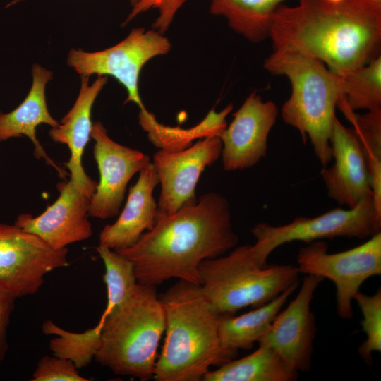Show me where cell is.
I'll return each instance as SVG.
<instances>
[{"label":"cell","mask_w":381,"mask_h":381,"mask_svg":"<svg viewBox=\"0 0 381 381\" xmlns=\"http://www.w3.org/2000/svg\"><path fill=\"white\" fill-rule=\"evenodd\" d=\"M378 1H381V0H378Z\"/></svg>","instance_id":"1f68e13d"},{"label":"cell","mask_w":381,"mask_h":381,"mask_svg":"<svg viewBox=\"0 0 381 381\" xmlns=\"http://www.w3.org/2000/svg\"><path fill=\"white\" fill-rule=\"evenodd\" d=\"M30 90L23 102L8 113L0 111V141L27 136L34 145L35 157L44 158L61 176L65 177L66 172L49 157L36 136V128L40 124H47L52 128L59 124L49 113L46 101V85L52 80L53 73L39 64H34Z\"/></svg>","instance_id":"d6986e66"},{"label":"cell","mask_w":381,"mask_h":381,"mask_svg":"<svg viewBox=\"0 0 381 381\" xmlns=\"http://www.w3.org/2000/svg\"><path fill=\"white\" fill-rule=\"evenodd\" d=\"M165 328V311L156 286L138 283L105 318L95 359L116 375L152 379Z\"/></svg>","instance_id":"5b68a950"},{"label":"cell","mask_w":381,"mask_h":381,"mask_svg":"<svg viewBox=\"0 0 381 381\" xmlns=\"http://www.w3.org/2000/svg\"><path fill=\"white\" fill-rule=\"evenodd\" d=\"M279 114L272 101L250 93L233 114L229 126L219 134L222 161L225 171L248 169L266 157L267 139Z\"/></svg>","instance_id":"5bb4252c"},{"label":"cell","mask_w":381,"mask_h":381,"mask_svg":"<svg viewBox=\"0 0 381 381\" xmlns=\"http://www.w3.org/2000/svg\"><path fill=\"white\" fill-rule=\"evenodd\" d=\"M284 0H210V12L224 18L236 33L253 43L268 38L274 13Z\"/></svg>","instance_id":"7402d4cb"},{"label":"cell","mask_w":381,"mask_h":381,"mask_svg":"<svg viewBox=\"0 0 381 381\" xmlns=\"http://www.w3.org/2000/svg\"><path fill=\"white\" fill-rule=\"evenodd\" d=\"M298 285H292L274 299L250 312L238 316L221 315L219 334L223 346L235 351L251 349L268 330Z\"/></svg>","instance_id":"ffe728a7"},{"label":"cell","mask_w":381,"mask_h":381,"mask_svg":"<svg viewBox=\"0 0 381 381\" xmlns=\"http://www.w3.org/2000/svg\"><path fill=\"white\" fill-rule=\"evenodd\" d=\"M59 195L37 217L23 213L14 224L32 233L54 249L89 238L92 234L88 212L92 195L69 179L58 183Z\"/></svg>","instance_id":"9a60e30c"},{"label":"cell","mask_w":381,"mask_h":381,"mask_svg":"<svg viewBox=\"0 0 381 381\" xmlns=\"http://www.w3.org/2000/svg\"><path fill=\"white\" fill-rule=\"evenodd\" d=\"M25 1V0H13L11 2H10L7 6L6 7H9L11 6H13L17 3H19L20 1ZM130 4H131L132 6H133L134 5H135L138 1L139 0H128Z\"/></svg>","instance_id":"4dcf8cb0"},{"label":"cell","mask_w":381,"mask_h":381,"mask_svg":"<svg viewBox=\"0 0 381 381\" xmlns=\"http://www.w3.org/2000/svg\"><path fill=\"white\" fill-rule=\"evenodd\" d=\"M263 66L289 80L291 93L282 106V118L300 133L304 143L309 138L316 157L326 167L332 160L329 140L341 96L338 75L322 61L288 49H273Z\"/></svg>","instance_id":"277c9868"},{"label":"cell","mask_w":381,"mask_h":381,"mask_svg":"<svg viewBox=\"0 0 381 381\" xmlns=\"http://www.w3.org/2000/svg\"><path fill=\"white\" fill-rule=\"evenodd\" d=\"M380 229L381 217L376 212L370 195L353 207L332 209L315 217H298L281 226L257 224L251 229L256 239L252 246L258 262L264 267L269 255L287 243L300 241L309 243L337 237L365 239Z\"/></svg>","instance_id":"52a82bcc"},{"label":"cell","mask_w":381,"mask_h":381,"mask_svg":"<svg viewBox=\"0 0 381 381\" xmlns=\"http://www.w3.org/2000/svg\"><path fill=\"white\" fill-rule=\"evenodd\" d=\"M325 279L305 274L294 300L280 310L258 344L274 350L292 369L308 372L312 367L316 320L310 309L314 293Z\"/></svg>","instance_id":"7c38bea8"},{"label":"cell","mask_w":381,"mask_h":381,"mask_svg":"<svg viewBox=\"0 0 381 381\" xmlns=\"http://www.w3.org/2000/svg\"><path fill=\"white\" fill-rule=\"evenodd\" d=\"M93 155L99 172V182L91 198L89 217L107 219L119 214L131 179L151 161L137 150L113 140L100 121L92 123Z\"/></svg>","instance_id":"4fadbf2b"},{"label":"cell","mask_w":381,"mask_h":381,"mask_svg":"<svg viewBox=\"0 0 381 381\" xmlns=\"http://www.w3.org/2000/svg\"><path fill=\"white\" fill-rule=\"evenodd\" d=\"M298 372L272 349L259 345L250 354L209 370L204 381H295Z\"/></svg>","instance_id":"44dd1931"},{"label":"cell","mask_w":381,"mask_h":381,"mask_svg":"<svg viewBox=\"0 0 381 381\" xmlns=\"http://www.w3.org/2000/svg\"><path fill=\"white\" fill-rule=\"evenodd\" d=\"M16 299L0 289V363L4 361L8 349V328Z\"/></svg>","instance_id":"f546056e"},{"label":"cell","mask_w":381,"mask_h":381,"mask_svg":"<svg viewBox=\"0 0 381 381\" xmlns=\"http://www.w3.org/2000/svg\"><path fill=\"white\" fill-rule=\"evenodd\" d=\"M32 381H88L79 374L70 360L57 356H43L33 372Z\"/></svg>","instance_id":"83f0119b"},{"label":"cell","mask_w":381,"mask_h":381,"mask_svg":"<svg viewBox=\"0 0 381 381\" xmlns=\"http://www.w3.org/2000/svg\"><path fill=\"white\" fill-rule=\"evenodd\" d=\"M96 250L105 267L103 279L107 287V302L99 318L104 320L115 308L127 299L138 280L133 264L126 257L101 245Z\"/></svg>","instance_id":"484cf974"},{"label":"cell","mask_w":381,"mask_h":381,"mask_svg":"<svg viewBox=\"0 0 381 381\" xmlns=\"http://www.w3.org/2000/svg\"><path fill=\"white\" fill-rule=\"evenodd\" d=\"M198 270L202 291L220 315L258 308L299 283L297 266H260L252 245L236 246L226 255L206 259Z\"/></svg>","instance_id":"8992f818"},{"label":"cell","mask_w":381,"mask_h":381,"mask_svg":"<svg viewBox=\"0 0 381 381\" xmlns=\"http://www.w3.org/2000/svg\"><path fill=\"white\" fill-rule=\"evenodd\" d=\"M157 185L158 176L150 162L139 171L136 183L130 187L127 201L117 220L101 231L99 245L115 250L126 248L153 227L157 213L153 191Z\"/></svg>","instance_id":"ac0fdd59"},{"label":"cell","mask_w":381,"mask_h":381,"mask_svg":"<svg viewBox=\"0 0 381 381\" xmlns=\"http://www.w3.org/2000/svg\"><path fill=\"white\" fill-rule=\"evenodd\" d=\"M171 48L169 40L162 33L135 28L121 42L104 50L88 52L71 49L67 64L80 75L114 78L127 92L124 103L133 102L143 111L146 109L139 92L141 70L150 60L168 54Z\"/></svg>","instance_id":"9c48e42d"},{"label":"cell","mask_w":381,"mask_h":381,"mask_svg":"<svg viewBox=\"0 0 381 381\" xmlns=\"http://www.w3.org/2000/svg\"><path fill=\"white\" fill-rule=\"evenodd\" d=\"M159 297L165 311L166 336L155 365V380H202L210 367L236 357L238 351L222 344L221 315L200 285L179 280Z\"/></svg>","instance_id":"3957f363"},{"label":"cell","mask_w":381,"mask_h":381,"mask_svg":"<svg viewBox=\"0 0 381 381\" xmlns=\"http://www.w3.org/2000/svg\"><path fill=\"white\" fill-rule=\"evenodd\" d=\"M330 146L333 165L320 171L328 196L340 205L355 207L372 195L368 168L361 143L352 128L334 117Z\"/></svg>","instance_id":"2e32d148"},{"label":"cell","mask_w":381,"mask_h":381,"mask_svg":"<svg viewBox=\"0 0 381 381\" xmlns=\"http://www.w3.org/2000/svg\"><path fill=\"white\" fill-rule=\"evenodd\" d=\"M338 77L341 92L338 102L353 111L381 109V55Z\"/></svg>","instance_id":"cb8c5ba5"},{"label":"cell","mask_w":381,"mask_h":381,"mask_svg":"<svg viewBox=\"0 0 381 381\" xmlns=\"http://www.w3.org/2000/svg\"><path fill=\"white\" fill-rule=\"evenodd\" d=\"M281 4L268 37L273 49L300 52L344 75L381 55V1L298 0Z\"/></svg>","instance_id":"6da1fadb"},{"label":"cell","mask_w":381,"mask_h":381,"mask_svg":"<svg viewBox=\"0 0 381 381\" xmlns=\"http://www.w3.org/2000/svg\"><path fill=\"white\" fill-rule=\"evenodd\" d=\"M188 0H139L132 6L124 24L129 23L138 15L149 10L158 11V16L152 28L164 34L173 22L175 16Z\"/></svg>","instance_id":"f1b7e54d"},{"label":"cell","mask_w":381,"mask_h":381,"mask_svg":"<svg viewBox=\"0 0 381 381\" xmlns=\"http://www.w3.org/2000/svg\"><path fill=\"white\" fill-rule=\"evenodd\" d=\"M222 150L219 137L210 135L182 150H160L154 154L152 163L161 186L157 218L198 202L195 188L200 176L219 158Z\"/></svg>","instance_id":"8fae6325"},{"label":"cell","mask_w":381,"mask_h":381,"mask_svg":"<svg viewBox=\"0 0 381 381\" xmlns=\"http://www.w3.org/2000/svg\"><path fill=\"white\" fill-rule=\"evenodd\" d=\"M353 300L356 301L363 315L361 325L366 335L365 340L358 348V353L365 363L372 365V353L381 351V289L373 295L358 291Z\"/></svg>","instance_id":"4316f807"},{"label":"cell","mask_w":381,"mask_h":381,"mask_svg":"<svg viewBox=\"0 0 381 381\" xmlns=\"http://www.w3.org/2000/svg\"><path fill=\"white\" fill-rule=\"evenodd\" d=\"M352 125L365 157L376 212L381 216V109L356 114L338 103Z\"/></svg>","instance_id":"603a6c76"},{"label":"cell","mask_w":381,"mask_h":381,"mask_svg":"<svg viewBox=\"0 0 381 381\" xmlns=\"http://www.w3.org/2000/svg\"><path fill=\"white\" fill-rule=\"evenodd\" d=\"M88 76L80 75V88L75 103L59 124L49 130V135L54 142L66 145L70 150V158L65 163L70 171V179L93 195L97 182L86 174L82 163L83 155L91 138L92 108L108 77L97 75L91 85Z\"/></svg>","instance_id":"e0dca14e"},{"label":"cell","mask_w":381,"mask_h":381,"mask_svg":"<svg viewBox=\"0 0 381 381\" xmlns=\"http://www.w3.org/2000/svg\"><path fill=\"white\" fill-rule=\"evenodd\" d=\"M238 242L228 200L208 192L195 205L157 218L134 245L116 251L133 262L140 284L156 286L176 278L200 285V263L222 255Z\"/></svg>","instance_id":"7a4b0ae2"},{"label":"cell","mask_w":381,"mask_h":381,"mask_svg":"<svg viewBox=\"0 0 381 381\" xmlns=\"http://www.w3.org/2000/svg\"><path fill=\"white\" fill-rule=\"evenodd\" d=\"M68 253L14 224L0 223V289L15 298L35 294L48 273L68 265Z\"/></svg>","instance_id":"30bf717a"},{"label":"cell","mask_w":381,"mask_h":381,"mask_svg":"<svg viewBox=\"0 0 381 381\" xmlns=\"http://www.w3.org/2000/svg\"><path fill=\"white\" fill-rule=\"evenodd\" d=\"M104 323H98L83 332H69L50 320L44 321L42 331L44 334L55 335L49 346L54 356L71 361L78 369L87 366L95 358L101 342Z\"/></svg>","instance_id":"d4e9b609"},{"label":"cell","mask_w":381,"mask_h":381,"mask_svg":"<svg viewBox=\"0 0 381 381\" xmlns=\"http://www.w3.org/2000/svg\"><path fill=\"white\" fill-rule=\"evenodd\" d=\"M328 245L318 240L301 248L297 255L300 273L331 280L336 286L337 313L342 319L353 316L352 301L370 277L381 274V231L365 243L345 251L329 253Z\"/></svg>","instance_id":"ba28073f"}]
</instances>
